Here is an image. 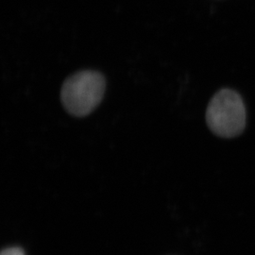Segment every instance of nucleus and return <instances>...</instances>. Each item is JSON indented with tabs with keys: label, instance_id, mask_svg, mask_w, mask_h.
Instances as JSON below:
<instances>
[{
	"label": "nucleus",
	"instance_id": "1",
	"mask_svg": "<svg viewBox=\"0 0 255 255\" xmlns=\"http://www.w3.org/2000/svg\"><path fill=\"white\" fill-rule=\"evenodd\" d=\"M106 82L102 74L84 70L64 81L61 101L65 111L76 118H84L96 109L104 97Z\"/></svg>",
	"mask_w": 255,
	"mask_h": 255
},
{
	"label": "nucleus",
	"instance_id": "2",
	"mask_svg": "<svg viewBox=\"0 0 255 255\" xmlns=\"http://www.w3.org/2000/svg\"><path fill=\"white\" fill-rule=\"evenodd\" d=\"M210 130L221 138L239 136L246 128L245 104L239 93L224 88L211 99L205 113Z\"/></svg>",
	"mask_w": 255,
	"mask_h": 255
},
{
	"label": "nucleus",
	"instance_id": "3",
	"mask_svg": "<svg viewBox=\"0 0 255 255\" xmlns=\"http://www.w3.org/2000/svg\"><path fill=\"white\" fill-rule=\"evenodd\" d=\"M0 255H25V253L23 249L19 247H10L4 249Z\"/></svg>",
	"mask_w": 255,
	"mask_h": 255
}]
</instances>
